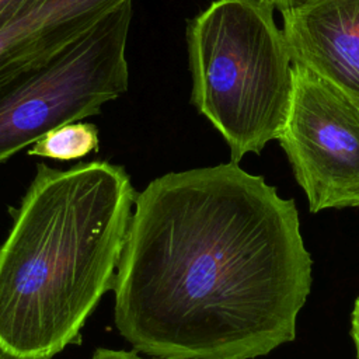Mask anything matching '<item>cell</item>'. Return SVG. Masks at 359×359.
Returning <instances> with one entry per match:
<instances>
[{
  "label": "cell",
  "mask_w": 359,
  "mask_h": 359,
  "mask_svg": "<svg viewBox=\"0 0 359 359\" xmlns=\"http://www.w3.org/2000/svg\"><path fill=\"white\" fill-rule=\"evenodd\" d=\"M311 257L293 199L230 161L136 195L114 321L158 359H254L296 337Z\"/></svg>",
  "instance_id": "cell-1"
},
{
  "label": "cell",
  "mask_w": 359,
  "mask_h": 359,
  "mask_svg": "<svg viewBox=\"0 0 359 359\" xmlns=\"http://www.w3.org/2000/svg\"><path fill=\"white\" fill-rule=\"evenodd\" d=\"M136 192L122 165L39 163L0 247V359H52L115 285Z\"/></svg>",
  "instance_id": "cell-2"
},
{
  "label": "cell",
  "mask_w": 359,
  "mask_h": 359,
  "mask_svg": "<svg viewBox=\"0 0 359 359\" xmlns=\"http://www.w3.org/2000/svg\"><path fill=\"white\" fill-rule=\"evenodd\" d=\"M268 0H215L188 21L191 102L223 136L231 161L278 140L293 59Z\"/></svg>",
  "instance_id": "cell-3"
},
{
  "label": "cell",
  "mask_w": 359,
  "mask_h": 359,
  "mask_svg": "<svg viewBox=\"0 0 359 359\" xmlns=\"http://www.w3.org/2000/svg\"><path fill=\"white\" fill-rule=\"evenodd\" d=\"M132 1L87 32L0 81V163L49 130L100 114L129 87Z\"/></svg>",
  "instance_id": "cell-4"
},
{
  "label": "cell",
  "mask_w": 359,
  "mask_h": 359,
  "mask_svg": "<svg viewBox=\"0 0 359 359\" xmlns=\"http://www.w3.org/2000/svg\"><path fill=\"white\" fill-rule=\"evenodd\" d=\"M278 142L313 213L359 208V104L299 63Z\"/></svg>",
  "instance_id": "cell-5"
},
{
  "label": "cell",
  "mask_w": 359,
  "mask_h": 359,
  "mask_svg": "<svg viewBox=\"0 0 359 359\" xmlns=\"http://www.w3.org/2000/svg\"><path fill=\"white\" fill-rule=\"evenodd\" d=\"M282 17L293 63L359 104V0H304Z\"/></svg>",
  "instance_id": "cell-6"
},
{
  "label": "cell",
  "mask_w": 359,
  "mask_h": 359,
  "mask_svg": "<svg viewBox=\"0 0 359 359\" xmlns=\"http://www.w3.org/2000/svg\"><path fill=\"white\" fill-rule=\"evenodd\" d=\"M125 0H42L0 28V81L62 49Z\"/></svg>",
  "instance_id": "cell-7"
},
{
  "label": "cell",
  "mask_w": 359,
  "mask_h": 359,
  "mask_svg": "<svg viewBox=\"0 0 359 359\" xmlns=\"http://www.w3.org/2000/svg\"><path fill=\"white\" fill-rule=\"evenodd\" d=\"M98 143L97 126L77 121L60 125L45 133L32 144L28 154L67 161L97 151Z\"/></svg>",
  "instance_id": "cell-8"
},
{
  "label": "cell",
  "mask_w": 359,
  "mask_h": 359,
  "mask_svg": "<svg viewBox=\"0 0 359 359\" xmlns=\"http://www.w3.org/2000/svg\"><path fill=\"white\" fill-rule=\"evenodd\" d=\"M42 0H0V28Z\"/></svg>",
  "instance_id": "cell-9"
},
{
  "label": "cell",
  "mask_w": 359,
  "mask_h": 359,
  "mask_svg": "<svg viewBox=\"0 0 359 359\" xmlns=\"http://www.w3.org/2000/svg\"><path fill=\"white\" fill-rule=\"evenodd\" d=\"M91 359H146L139 356L136 352H128L123 349H109V348H97Z\"/></svg>",
  "instance_id": "cell-10"
},
{
  "label": "cell",
  "mask_w": 359,
  "mask_h": 359,
  "mask_svg": "<svg viewBox=\"0 0 359 359\" xmlns=\"http://www.w3.org/2000/svg\"><path fill=\"white\" fill-rule=\"evenodd\" d=\"M351 337L355 345L356 358L359 359V297L355 300L352 316H351Z\"/></svg>",
  "instance_id": "cell-11"
},
{
  "label": "cell",
  "mask_w": 359,
  "mask_h": 359,
  "mask_svg": "<svg viewBox=\"0 0 359 359\" xmlns=\"http://www.w3.org/2000/svg\"><path fill=\"white\" fill-rule=\"evenodd\" d=\"M276 10H279L280 13H285L299 4H302L304 0H268Z\"/></svg>",
  "instance_id": "cell-12"
}]
</instances>
